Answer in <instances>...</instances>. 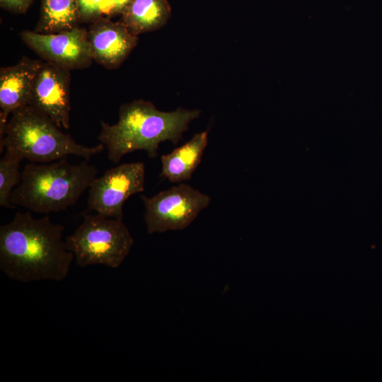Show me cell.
I'll list each match as a JSON object with an SVG mask.
<instances>
[{"label": "cell", "mask_w": 382, "mask_h": 382, "mask_svg": "<svg viewBox=\"0 0 382 382\" xmlns=\"http://www.w3.org/2000/svg\"><path fill=\"white\" fill-rule=\"evenodd\" d=\"M105 149L101 143L94 146L77 143L48 116L30 105L11 113L3 134L0 135L1 154L5 150L33 163H50L69 155L88 161Z\"/></svg>", "instance_id": "obj_4"}, {"label": "cell", "mask_w": 382, "mask_h": 382, "mask_svg": "<svg viewBox=\"0 0 382 382\" xmlns=\"http://www.w3.org/2000/svg\"><path fill=\"white\" fill-rule=\"evenodd\" d=\"M65 242L78 266L100 265L117 268L129 255L134 239L122 219L96 213L85 214Z\"/></svg>", "instance_id": "obj_5"}, {"label": "cell", "mask_w": 382, "mask_h": 382, "mask_svg": "<svg viewBox=\"0 0 382 382\" xmlns=\"http://www.w3.org/2000/svg\"><path fill=\"white\" fill-rule=\"evenodd\" d=\"M97 169L84 159L78 164L66 158L50 163H28L10 202L42 214L63 211L74 205L96 178Z\"/></svg>", "instance_id": "obj_3"}, {"label": "cell", "mask_w": 382, "mask_h": 382, "mask_svg": "<svg viewBox=\"0 0 382 382\" xmlns=\"http://www.w3.org/2000/svg\"><path fill=\"white\" fill-rule=\"evenodd\" d=\"M121 21L138 36L162 28L171 16L168 0H132L122 13Z\"/></svg>", "instance_id": "obj_13"}, {"label": "cell", "mask_w": 382, "mask_h": 382, "mask_svg": "<svg viewBox=\"0 0 382 382\" xmlns=\"http://www.w3.org/2000/svg\"><path fill=\"white\" fill-rule=\"evenodd\" d=\"M33 0H0L2 8L15 13H24L27 11Z\"/></svg>", "instance_id": "obj_18"}, {"label": "cell", "mask_w": 382, "mask_h": 382, "mask_svg": "<svg viewBox=\"0 0 382 382\" xmlns=\"http://www.w3.org/2000/svg\"><path fill=\"white\" fill-rule=\"evenodd\" d=\"M208 144V132L195 134L189 141L161 157L160 176L170 183L191 179L199 165Z\"/></svg>", "instance_id": "obj_12"}, {"label": "cell", "mask_w": 382, "mask_h": 382, "mask_svg": "<svg viewBox=\"0 0 382 382\" xmlns=\"http://www.w3.org/2000/svg\"><path fill=\"white\" fill-rule=\"evenodd\" d=\"M88 36L93 61L108 69L118 68L138 43L124 23L100 17L91 23Z\"/></svg>", "instance_id": "obj_10"}, {"label": "cell", "mask_w": 382, "mask_h": 382, "mask_svg": "<svg viewBox=\"0 0 382 382\" xmlns=\"http://www.w3.org/2000/svg\"><path fill=\"white\" fill-rule=\"evenodd\" d=\"M20 37L43 61L71 71L87 68L93 61L88 30L84 28L77 26L54 33L26 30Z\"/></svg>", "instance_id": "obj_8"}, {"label": "cell", "mask_w": 382, "mask_h": 382, "mask_svg": "<svg viewBox=\"0 0 382 382\" xmlns=\"http://www.w3.org/2000/svg\"><path fill=\"white\" fill-rule=\"evenodd\" d=\"M81 23H93L102 17L105 0H76Z\"/></svg>", "instance_id": "obj_16"}, {"label": "cell", "mask_w": 382, "mask_h": 382, "mask_svg": "<svg viewBox=\"0 0 382 382\" xmlns=\"http://www.w3.org/2000/svg\"><path fill=\"white\" fill-rule=\"evenodd\" d=\"M64 230L48 215L37 219L29 212L16 213L0 227L1 270L25 283L64 280L74 260L63 239Z\"/></svg>", "instance_id": "obj_1"}, {"label": "cell", "mask_w": 382, "mask_h": 382, "mask_svg": "<svg viewBox=\"0 0 382 382\" xmlns=\"http://www.w3.org/2000/svg\"><path fill=\"white\" fill-rule=\"evenodd\" d=\"M145 165L120 164L96 178L88 188V210L106 217L123 219V205L132 195L144 190Z\"/></svg>", "instance_id": "obj_7"}, {"label": "cell", "mask_w": 382, "mask_h": 382, "mask_svg": "<svg viewBox=\"0 0 382 382\" xmlns=\"http://www.w3.org/2000/svg\"><path fill=\"white\" fill-rule=\"evenodd\" d=\"M132 0H105L102 7V17L112 18L122 15Z\"/></svg>", "instance_id": "obj_17"}, {"label": "cell", "mask_w": 382, "mask_h": 382, "mask_svg": "<svg viewBox=\"0 0 382 382\" xmlns=\"http://www.w3.org/2000/svg\"><path fill=\"white\" fill-rule=\"evenodd\" d=\"M71 70L43 61L28 105L48 116L60 129L69 128Z\"/></svg>", "instance_id": "obj_9"}, {"label": "cell", "mask_w": 382, "mask_h": 382, "mask_svg": "<svg viewBox=\"0 0 382 382\" xmlns=\"http://www.w3.org/2000/svg\"><path fill=\"white\" fill-rule=\"evenodd\" d=\"M80 23L76 0H42L40 16L35 31L54 33L72 29Z\"/></svg>", "instance_id": "obj_14"}, {"label": "cell", "mask_w": 382, "mask_h": 382, "mask_svg": "<svg viewBox=\"0 0 382 382\" xmlns=\"http://www.w3.org/2000/svg\"><path fill=\"white\" fill-rule=\"evenodd\" d=\"M21 161L18 156L7 151H5L0 160V206L2 207L15 208L10 202V197L21 180Z\"/></svg>", "instance_id": "obj_15"}, {"label": "cell", "mask_w": 382, "mask_h": 382, "mask_svg": "<svg viewBox=\"0 0 382 382\" xmlns=\"http://www.w3.org/2000/svg\"><path fill=\"white\" fill-rule=\"evenodd\" d=\"M200 112L199 110L182 108L164 112L150 101L135 100L120 106L115 124L100 122L98 139L107 149L108 159L114 163L137 150H144L149 158H155L159 144L166 141L176 144Z\"/></svg>", "instance_id": "obj_2"}, {"label": "cell", "mask_w": 382, "mask_h": 382, "mask_svg": "<svg viewBox=\"0 0 382 382\" xmlns=\"http://www.w3.org/2000/svg\"><path fill=\"white\" fill-rule=\"evenodd\" d=\"M42 59L26 56L12 66L0 69V135L3 134L9 115L28 105L36 76Z\"/></svg>", "instance_id": "obj_11"}, {"label": "cell", "mask_w": 382, "mask_h": 382, "mask_svg": "<svg viewBox=\"0 0 382 382\" xmlns=\"http://www.w3.org/2000/svg\"><path fill=\"white\" fill-rule=\"evenodd\" d=\"M141 199L149 234L185 229L211 201L208 195L184 183L151 197L143 195Z\"/></svg>", "instance_id": "obj_6"}]
</instances>
